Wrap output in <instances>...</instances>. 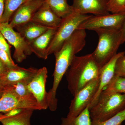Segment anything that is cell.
<instances>
[{"mask_svg":"<svg viewBox=\"0 0 125 125\" xmlns=\"http://www.w3.org/2000/svg\"><path fill=\"white\" fill-rule=\"evenodd\" d=\"M125 20V12L93 15L82 23L78 29L95 31L102 29L121 28Z\"/></svg>","mask_w":125,"mask_h":125,"instance_id":"ba28073f","label":"cell"},{"mask_svg":"<svg viewBox=\"0 0 125 125\" xmlns=\"http://www.w3.org/2000/svg\"><path fill=\"white\" fill-rule=\"evenodd\" d=\"M3 88L1 89H0V98L2 96V94L4 93V88Z\"/></svg>","mask_w":125,"mask_h":125,"instance_id":"d6a6232c","label":"cell"},{"mask_svg":"<svg viewBox=\"0 0 125 125\" xmlns=\"http://www.w3.org/2000/svg\"><path fill=\"white\" fill-rule=\"evenodd\" d=\"M108 10L112 14L125 12V0H108Z\"/></svg>","mask_w":125,"mask_h":125,"instance_id":"d4e9b609","label":"cell"},{"mask_svg":"<svg viewBox=\"0 0 125 125\" xmlns=\"http://www.w3.org/2000/svg\"><path fill=\"white\" fill-rule=\"evenodd\" d=\"M5 0H0V24L1 23L4 11Z\"/></svg>","mask_w":125,"mask_h":125,"instance_id":"f546056e","label":"cell"},{"mask_svg":"<svg viewBox=\"0 0 125 125\" xmlns=\"http://www.w3.org/2000/svg\"><path fill=\"white\" fill-rule=\"evenodd\" d=\"M62 19L58 17L44 1L42 5L34 14L32 21L49 28H57Z\"/></svg>","mask_w":125,"mask_h":125,"instance_id":"2e32d148","label":"cell"},{"mask_svg":"<svg viewBox=\"0 0 125 125\" xmlns=\"http://www.w3.org/2000/svg\"><path fill=\"white\" fill-rule=\"evenodd\" d=\"M122 44L125 42V20L122 27Z\"/></svg>","mask_w":125,"mask_h":125,"instance_id":"4dcf8cb0","label":"cell"},{"mask_svg":"<svg viewBox=\"0 0 125 125\" xmlns=\"http://www.w3.org/2000/svg\"><path fill=\"white\" fill-rule=\"evenodd\" d=\"M34 110L23 109L18 114L7 116L0 113V122L2 125H31L30 119Z\"/></svg>","mask_w":125,"mask_h":125,"instance_id":"ac0fdd59","label":"cell"},{"mask_svg":"<svg viewBox=\"0 0 125 125\" xmlns=\"http://www.w3.org/2000/svg\"><path fill=\"white\" fill-rule=\"evenodd\" d=\"M0 59L6 66L8 69H15L18 67V65L15 64L12 58L9 57L6 52L0 49Z\"/></svg>","mask_w":125,"mask_h":125,"instance_id":"4316f807","label":"cell"},{"mask_svg":"<svg viewBox=\"0 0 125 125\" xmlns=\"http://www.w3.org/2000/svg\"><path fill=\"white\" fill-rule=\"evenodd\" d=\"M47 68L43 67L38 70L33 79L28 85L30 92L36 99L40 110L48 108L47 92L46 84L48 77Z\"/></svg>","mask_w":125,"mask_h":125,"instance_id":"30bf717a","label":"cell"},{"mask_svg":"<svg viewBox=\"0 0 125 125\" xmlns=\"http://www.w3.org/2000/svg\"><path fill=\"white\" fill-rule=\"evenodd\" d=\"M38 70L33 67L25 69L18 66L15 69L8 70L0 78L5 87L19 83L28 85L33 79Z\"/></svg>","mask_w":125,"mask_h":125,"instance_id":"4fadbf2b","label":"cell"},{"mask_svg":"<svg viewBox=\"0 0 125 125\" xmlns=\"http://www.w3.org/2000/svg\"><path fill=\"white\" fill-rule=\"evenodd\" d=\"M0 98V113H6L15 109L40 110L34 97L23 98L17 96L7 86Z\"/></svg>","mask_w":125,"mask_h":125,"instance_id":"9c48e42d","label":"cell"},{"mask_svg":"<svg viewBox=\"0 0 125 125\" xmlns=\"http://www.w3.org/2000/svg\"><path fill=\"white\" fill-rule=\"evenodd\" d=\"M14 28L29 43L45 32L49 28L31 21Z\"/></svg>","mask_w":125,"mask_h":125,"instance_id":"e0dca14e","label":"cell"},{"mask_svg":"<svg viewBox=\"0 0 125 125\" xmlns=\"http://www.w3.org/2000/svg\"><path fill=\"white\" fill-rule=\"evenodd\" d=\"M114 75L125 77V54L117 59L115 66Z\"/></svg>","mask_w":125,"mask_h":125,"instance_id":"484cf974","label":"cell"},{"mask_svg":"<svg viewBox=\"0 0 125 125\" xmlns=\"http://www.w3.org/2000/svg\"><path fill=\"white\" fill-rule=\"evenodd\" d=\"M95 31L98 36V43L92 54L102 67L117 54V50L122 44V30L121 28L102 29Z\"/></svg>","mask_w":125,"mask_h":125,"instance_id":"3957f363","label":"cell"},{"mask_svg":"<svg viewBox=\"0 0 125 125\" xmlns=\"http://www.w3.org/2000/svg\"><path fill=\"white\" fill-rule=\"evenodd\" d=\"M57 28H49L45 32L29 43L32 52L39 58L46 60L49 46Z\"/></svg>","mask_w":125,"mask_h":125,"instance_id":"9a60e30c","label":"cell"},{"mask_svg":"<svg viewBox=\"0 0 125 125\" xmlns=\"http://www.w3.org/2000/svg\"><path fill=\"white\" fill-rule=\"evenodd\" d=\"M125 121V109L102 122L92 121V125H121Z\"/></svg>","mask_w":125,"mask_h":125,"instance_id":"cb8c5ba5","label":"cell"},{"mask_svg":"<svg viewBox=\"0 0 125 125\" xmlns=\"http://www.w3.org/2000/svg\"><path fill=\"white\" fill-rule=\"evenodd\" d=\"M4 87V84H3L2 80H1V78L0 77V89L3 88Z\"/></svg>","mask_w":125,"mask_h":125,"instance_id":"1f68e13d","label":"cell"},{"mask_svg":"<svg viewBox=\"0 0 125 125\" xmlns=\"http://www.w3.org/2000/svg\"><path fill=\"white\" fill-rule=\"evenodd\" d=\"M53 12L61 19L69 16L73 12L72 6L69 5L67 0H45Z\"/></svg>","mask_w":125,"mask_h":125,"instance_id":"d6986e66","label":"cell"},{"mask_svg":"<svg viewBox=\"0 0 125 125\" xmlns=\"http://www.w3.org/2000/svg\"><path fill=\"white\" fill-rule=\"evenodd\" d=\"M100 77L94 80L74 96L71 101L67 117L77 116L90 106L98 89Z\"/></svg>","mask_w":125,"mask_h":125,"instance_id":"52a82bcc","label":"cell"},{"mask_svg":"<svg viewBox=\"0 0 125 125\" xmlns=\"http://www.w3.org/2000/svg\"><path fill=\"white\" fill-rule=\"evenodd\" d=\"M125 54L124 52H118L115 55L109 62L101 67L99 85L97 93L90 105L89 110L96 105L101 93L114 76L115 66L117 59L120 56Z\"/></svg>","mask_w":125,"mask_h":125,"instance_id":"5bb4252c","label":"cell"},{"mask_svg":"<svg viewBox=\"0 0 125 125\" xmlns=\"http://www.w3.org/2000/svg\"><path fill=\"white\" fill-rule=\"evenodd\" d=\"M0 31L6 40L15 48L14 58L18 62H21L33 53L29 43L18 32L15 31L9 23L0 24Z\"/></svg>","mask_w":125,"mask_h":125,"instance_id":"8992f818","label":"cell"},{"mask_svg":"<svg viewBox=\"0 0 125 125\" xmlns=\"http://www.w3.org/2000/svg\"><path fill=\"white\" fill-rule=\"evenodd\" d=\"M102 93L104 94H125V77L114 75Z\"/></svg>","mask_w":125,"mask_h":125,"instance_id":"44dd1931","label":"cell"},{"mask_svg":"<svg viewBox=\"0 0 125 125\" xmlns=\"http://www.w3.org/2000/svg\"><path fill=\"white\" fill-rule=\"evenodd\" d=\"M6 86L9 87L17 96L20 97L27 98L33 97L28 89V84L19 83Z\"/></svg>","mask_w":125,"mask_h":125,"instance_id":"603a6c76","label":"cell"},{"mask_svg":"<svg viewBox=\"0 0 125 125\" xmlns=\"http://www.w3.org/2000/svg\"><path fill=\"white\" fill-rule=\"evenodd\" d=\"M28 0H5L4 11L2 23H9L16 11L23 4Z\"/></svg>","mask_w":125,"mask_h":125,"instance_id":"7402d4cb","label":"cell"},{"mask_svg":"<svg viewBox=\"0 0 125 125\" xmlns=\"http://www.w3.org/2000/svg\"><path fill=\"white\" fill-rule=\"evenodd\" d=\"M108 0H73L74 11L84 14H92L94 15L109 14L108 10Z\"/></svg>","mask_w":125,"mask_h":125,"instance_id":"7c38bea8","label":"cell"},{"mask_svg":"<svg viewBox=\"0 0 125 125\" xmlns=\"http://www.w3.org/2000/svg\"><path fill=\"white\" fill-rule=\"evenodd\" d=\"M101 69L92 54L75 56L65 74L71 94L74 96L94 80L99 78Z\"/></svg>","mask_w":125,"mask_h":125,"instance_id":"7a4b0ae2","label":"cell"},{"mask_svg":"<svg viewBox=\"0 0 125 125\" xmlns=\"http://www.w3.org/2000/svg\"><path fill=\"white\" fill-rule=\"evenodd\" d=\"M125 109V94L102 93L96 105L90 110L92 120H106Z\"/></svg>","mask_w":125,"mask_h":125,"instance_id":"277c9868","label":"cell"},{"mask_svg":"<svg viewBox=\"0 0 125 125\" xmlns=\"http://www.w3.org/2000/svg\"><path fill=\"white\" fill-rule=\"evenodd\" d=\"M0 49L6 52L9 57L11 58L10 49L9 44L0 31Z\"/></svg>","mask_w":125,"mask_h":125,"instance_id":"83f0119b","label":"cell"},{"mask_svg":"<svg viewBox=\"0 0 125 125\" xmlns=\"http://www.w3.org/2000/svg\"><path fill=\"white\" fill-rule=\"evenodd\" d=\"M92 15L74 11L69 16L62 19L48 48V56L54 54L60 49L64 43L78 29L79 25Z\"/></svg>","mask_w":125,"mask_h":125,"instance_id":"5b68a950","label":"cell"},{"mask_svg":"<svg viewBox=\"0 0 125 125\" xmlns=\"http://www.w3.org/2000/svg\"><path fill=\"white\" fill-rule=\"evenodd\" d=\"M88 106L77 116L74 117H62L60 125H92L89 109Z\"/></svg>","mask_w":125,"mask_h":125,"instance_id":"ffe728a7","label":"cell"},{"mask_svg":"<svg viewBox=\"0 0 125 125\" xmlns=\"http://www.w3.org/2000/svg\"><path fill=\"white\" fill-rule=\"evenodd\" d=\"M86 35L85 30H76L60 49L54 53L55 65L53 74V84L52 88L48 92L50 99H56L57 90L60 83L76 54L85 46Z\"/></svg>","mask_w":125,"mask_h":125,"instance_id":"6da1fadb","label":"cell"},{"mask_svg":"<svg viewBox=\"0 0 125 125\" xmlns=\"http://www.w3.org/2000/svg\"><path fill=\"white\" fill-rule=\"evenodd\" d=\"M45 0H28L23 4L12 16L9 24L12 28L31 21L34 14Z\"/></svg>","mask_w":125,"mask_h":125,"instance_id":"8fae6325","label":"cell"},{"mask_svg":"<svg viewBox=\"0 0 125 125\" xmlns=\"http://www.w3.org/2000/svg\"><path fill=\"white\" fill-rule=\"evenodd\" d=\"M8 68L0 59V77L4 75L8 71Z\"/></svg>","mask_w":125,"mask_h":125,"instance_id":"f1b7e54d","label":"cell"}]
</instances>
